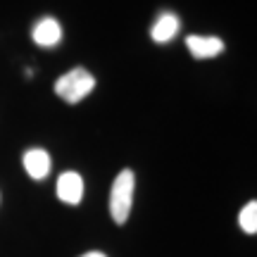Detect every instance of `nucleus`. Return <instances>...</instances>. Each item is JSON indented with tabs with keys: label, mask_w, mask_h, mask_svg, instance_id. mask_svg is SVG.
Instances as JSON below:
<instances>
[{
	"label": "nucleus",
	"mask_w": 257,
	"mask_h": 257,
	"mask_svg": "<svg viewBox=\"0 0 257 257\" xmlns=\"http://www.w3.org/2000/svg\"><path fill=\"white\" fill-rule=\"evenodd\" d=\"M93 88H95V79L83 67H74L55 81V93L69 105H76L79 100H83Z\"/></svg>",
	"instance_id": "nucleus-1"
},
{
	"label": "nucleus",
	"mask_w": 257,
	"mask_h": 257,
	"mask_svg": "<svg viewBox=\"0 0 257 257\" xmlns=\"http://www.w3.org/2000/svg\"><path fill=\"white\" fill-rule=\"evenodd\" d=\"M134 188H136V176L131 169L119 172V176L114 179L110 191V214L117 224H124L128 219L131 212V202H134Z\"/></svg>",
	"instance_id": "nucleus-2"
},
{
	"label": "nucleus",
	"mask_w": 257,
	"mask_h": 257,
	"mask_svg": "<svg viewBox=\"0 0 257 257\" xmlns=\"http://www.w3.org/2000/svg\"><path fill=\"white\" fill-rule=\"evenodd\" d=\"M57 198L67 205H79L83 198V181L76 172H64L57 179Z\"/></svg>",
	"instance_id": "nucleus-3"
},
{
	"label": "nucleus",
	"mask_w": 257,
	"mask_h": 257,
	"mask_svg": "<svg viewBox=\"0 0 257 257\" xmlns=\"http://www.w3.org/2000/svg\"><path fill=\"white\" fill-rule=\"evenodd\" d=\"M31 38H34V43L41 48H53L60 43V38H62V27H60V22L53 17H43L41 22H36V27L31 31Z\"/></svg>",
	"instance_id": "nucleus-4"
},
{
	"label": "nucleus",
	"mask_w": 257,
	"mask_h": 257,
	"mask_svg": "<svg viewBox=\"0 0 257 257\" xmlns=\"http://www.w3.org/2000/svg\"><path fill=\"white\" fill-rule=\"evenodd\" d=\"M186 48L198 60H207V57L219 55L221 50H224V43L217 36H188L186 38Z\"/></svg>",
	"instance_id": "nucleus-5"
},
{
	"label": "nucleus",
	"mask_w": 257,
	"mask_h": 257,
	"mask_svg": "<svg viewBox=\"0 0 257 257\" xmlns=\"http://www.w3.org/2000/svg\"><path fill=\"white\" fill-rule=\"evenodd\" d=\"M24 169L36 181L46 179L50 174V155H48L46 150H41V148H31V150L24 153Z\"/></svg>",
	"instance_id": "nucleus-6"
},
{
	"label": "nucleus",
	"mask_w": 257,
	"mask_h": 257,
	"mask_svg": "<svg viewBox=\"0 0 257 257\" xmlns=\"http://www.w3.org/2000/svg\"><path fill=\"white\" fill-rule=\"evenodd\" d=\"M176 31H179V17L172 15V12H165V15L157 17L155 27L150 29V36L157 43H167V41H172L176 36Z\"/></svg>",
	"instance_id": "nucleus-7"
},
{
	"label": "nucleus",
	"mask_w": 257,
	"mask_h": 257,
	"mask_svg": "<svg viewBox=\"0 0 257 257\" xmlns=\"http://www.w3.org/2000/svg\"><path fill=\"white\" fill-rule=\"evenodd\" d=\"M238 224L240 229L245 233H255L257 231V202L250 200L243 210H240V217H238Z\"/></svg>",
	"instance_id": "nucleus-8"
},
{
	"label": "nucleus",
	"mask_w": 257,
	"mask_h": 257,
	"mask_svg": "<svg viewBox=\"0 0 257 257\" xmlns=\"http://www.w3.org/2000/svg\"><path fill=\"white\" fill-rule=\"evenodd\" d=\"M81 257H107V255H102V252H95V250H93V252H86V255H81Z\"/></svg>",
	"instance_id": "nucleus-9"
}]
</instances>
